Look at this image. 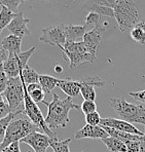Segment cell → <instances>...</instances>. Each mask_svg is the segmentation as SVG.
I'll list each match as a JSON object with an SVG mask.
<instances>
[{"instance_id":"obj_1","label":"cell","mask_w":145,"mask_h":152,"mask_svg":"<svg viewBox=\"0 0 145 152\" xmlns=\"http://www.w3.org/2000/svg\"><path fill=\"white\" fill-rule=\"evenodd\" d=\"M48 107V115L45 117L46 126L51 129H55L58 127L65 129L70 121L69 112L70 110H80V106L73 103L72 98L67 97L64 100L60 99L57 94H53L52 102H42Z\"/></svg>"},{"instance_id":"obj_2","label":"cell","mask_w":145,"mask_h":152,"mask_svg":"<svg viewBox=\"0 0 145 152\" xmlns=\"http://www.w3.org/2000/svg\"><path fill=\"white\" fill-rule=\"evenodd\" d=\"M36 131L40 132V129L27 117L25 114L15 115L8 124L5 138H4L3 143L0 147V151L3 150L4 148H6L10 145H12V143L21 142L29 134Z\"/></svg>"},{"instance_id":"obj_3","label":"cell","mask_w":145,"mask_h":152,"mask_svg":"<svg viewBox=\"0 0 145 152\" xmlns=\"http://www.w3.org/2000/svg\"><path fill=\"white\" fill-rule=\"evenodd\" d=\"M8 104L10 113L15 115L24 114L25 110V83L20 77L10 78L6 89L2 94Z\"/></svg>"},{"instance_id":"obj_4","label":"cell","mask_w":145,"mask_h":152,"mask_svg":"<svg viewBox=\"0 0 145 152\" xmlns=\"http://www.w3.org/2000/svg\"><path fill=\"white\" fill-rule=\"evenodd\" d=\"M110 105L122 120L145 126V108L141 104H132L124 98H111Z\"/></svg>"},{"instance_id":"obj_5","label":"cell","mask_w":145,"mask_h":152,"mask_svg":"<svg viewBox=\"0 0 145 152\" xmlns=\"http://www.w3.org/2000/svg\"><path fill=\"white\" fill-rule=\"evenodd\" d=\"M113 12L114 19L122 32L133 28L139 22V12L134 0H117Z\"/></svg>"},{"instance_id":"obj_6","label":"cell","mask_w":145,"mask_h":152,"mask_svg":"<svg viewBox=\"0 0 145 152\" xmlns=\"http://www.w3.org/2000/svg\"><path fill=\"white\" fill-rule=\"evenodd\" d=\"M61 51L64 59L69 61L71 69L84 63H94L97 60V56L90 53L83 41H66Z\"/></svg>"},{"instance_id":"obj_7","label":"cell","mask_w":145,"mask_h":152,"mask_svg":"<svg viewBox=\"0 0 145 152\" xmlns=\"http://www.w3.org/2000/svg\"><path fill=\"white\" fill-rule=\"evenodd\" d=\"M36 48L33 46L29 50L22 51L20 55H10L8 59L3 63V70L10 78L20 77L21 72L28 66V61L31 56L34 53Z\"/></svg>"},{"instance_id":"obj_8","label":"cell","mask_w":145,"mask_h":152,"mask_svg":"<svg viewBox=\"0 0 145 152\" xmlns=\"http://www.w3.org/2000/svg\"><path fill=\"white\" fill-rule=\"evenodd\" d=\"M39 41L45 44L58 46L61 50L66 43V33L64 29V24L50 26L48 28L42 29L41 36L39 37Z\"/></svg>"},{"instance_id":"obj_9","label":"cell","mask_w":145,"mask_h":152,"mask_svg":"<svg viewBox=\"0 0 145 152\" xmlns=\"http://www.w3.org/2000/svg\"><path fill=\"white\" fill-rule=\"evenodd\" d=\"M106 36V24H98L92 30L88 31L84 35L83 43L86 44V48L94 56H97V50L99 48L100 42Z\"/></svg>"},{"instance_id":"obj_10","label":"cell","mask_w":145,"mask_h":152,"mask_svg":"<svg viewBox=\"0 0 145 152\" xmlns=\"http://www.w3.org/2000/svg\"><path fill=\"white\" fill-rule=\"evenodd\" d=\"M51 139L48 135L39 131L33 132L21 141V143H25L32 147L34 152H45L48 147H51Z\"/></svg>"},{"instance_id":"obj_11","label":"cell","mask_w":145,"mask_h":152,"mask_svg":"<svg viewBox=\"0 0 145 152\" xmlns=\"http://www.w3.org/2000/svg\"><path fill=\"white\" fill-rule=\"evenodd\" d=\"M80 94L84 101H95L96 99V91L95 86H104L106 82L100 77L94 76V77H86L80 80Z\"/></svg>"},{"instance_id":"obj_12","label":"cell","mask_w":145,"mask_h":152,"mask_svg":"<svg viewBox=\"0 0 145 152\" xmlns=\"http://www.w3.org/2000/svg\"><path fill=\"white\" fill-rule=\"evenodd\" d=\"M100 126L110 127V129L124 132V133H128V134H133V135H138V136L144 135V133L140 132L135 126H133V124L124 121L122 119H116V118H112V117L102 118L101 122H100Z\"/></svg>"},{"instance_id":"obj_13","label":"cell","mask_w":145,"mask_h":152,"mask_svg":"<svg viewBox=\"0 0 145 152\" xmlns=\"http://www.w3.org/2000/svg\"><path fill=\"white\" fill-rule=\"evenodd\" d=\"M109 137L108 133L102 126H90L86 124L82 129L77 131L74 135V138L79 139H105Z\"/></svg>"},{"instance_id":"obj_14","label":"cell","mask_w":145,"mask_h":152,"mask_svg":"<svg viewBox=\"0 0 145 152\" xmlns=\"http://www.w3.org/2000/svg\"><path fill=\"white\" fill-rule=\"evenodd\" d=\"M28 23L29 20L24 18L23 12H18L15 13V18L12 19V21L10 23V25L7 26V29L10 30V32L12 35H15L18 37L23 38L26 35H30L31 32L28 29Z\"/></svg>"},{"instance_id":"obj_15","label":"cell","mask_w":145,"mask_h":152,"mask_svg":"<svg viewBox=\"0 0 145 152\" xmlns=\"http://www.w3.org/2000/svg\"><path fill=\"white\" fill-rule=\"evenodd\" d=\"M21 45H22V38L12 34L4 37L1 41L2 48L7 51L8 55H20L22 53Z\"/></svg>"},{"instance_id":"obj_16","label":"cell","mask_w":145,"mask_h":152,"mask_svg":"<svg viewBox=\"0 0 145 152\" xmlns=\"http://www.w3.org/2000/svg\"><path fill=\"white\" fill-rule=\"evenodd\" d=\"M80 80H72L71 78L67 77L65 79H61L58 88H60L68 97H77L80 94Z\"/></svg>"},{"instance_id":"obj_17","label":"cell","mask_w":145,"mask_h":152,"mask_svg":"<svg viewBox=\"0 0 145 152\" xmlns=\"http://www.w3.org/2000/svg\"><path fill=\"white\" fill-rule=\"evenodd\" d=\"M86 25H65L64 29L66 33V41H78L79 39H83L86 31Z\"/></svg>"},{"instance_id":"obj_18","label":"cell","mask_w":145,"mask_h":152,"mask_svg":"<svg viewBox=\"0 0 145 152\" xmlns=\"http://www.w3.org/2000/svg\"><path fill=\"white\" fill-rule=\"evenodd\" d=\"M80 12H96L100 17H107V18H114V12L112 8L102 6L99 4L93 3L92 1H88L81 6Z\"/></svg>"},{"instance_id":"obj_19","label":"cell","mask_w":145,"mask_h":152,"mask_svg":"<svg viewBox=\"0 0 145 152\" xmlns=\"http://www.w3.org/2000/svg\"><path fill=\"white\" fill-rule=\"evenodd\" d=\"M88 1H90V0H53V3H55L57 7L63 8L66 12H75V10L80 12L81 6Z\"/></svg>"},{"instance_id":"obj_20","label":"cell","mask_w":145,"mask_h":152,"mask_svg":"<svg viewBox=\"0 0 145 152\" xmlns=\"http://www.w3.org/2000/svg\"><path fill=\"white\" fill-rule=\"evenodd\" d=\"M131 38L139 44H145V19L139 21L131 30Z\"/></svg>"},{"instance_id":"obj_21","label":"cell","mask_w":145,"mask_h":152,"mask_svg":"<svg viewBox=\"0 0 145 152\" xmlns=\"http://www.w3.org/2000/svg\"><path fill=\"white\" fill-rule=\"evenodd\" d=\"M102 143L107 147L110 152H127V145L124 142L120 141L116 138L113 137H107L105 139H102Z\"/></svg>"},{"instance_id":"obj_22","label":"cell","mask_w":145,"mask_h":152,"mask_svg":"<svg viewBox=\"0 0 145 152\" xmlns=\"http://www.w3.org/2000/svg\"><path fill=\"white\" fill-rule=\"evenodd\" d=\"M103 127L105 129V131L108 133V135L110 136V137L116 138V139L122 141V142H124V143L129 142V141H141L142 136L128 134V133H124V132L116 131V129H110V127H107V126H103Z\"/></svg>"},{"instance_id":"obj_23","label":"cell","mask_w":145,"mask_h":152,"mask_svg":"<svg viewBox=\"0 0 145 152\" xmlns=\"http://www.w3.org/2000/svg\"><path fill=\"white\" fill-rule=\"evenodd\" d=\"M26 91L29 94V96L31 97V99L33 100V102L38 104L40 102L44 101V97H45V93L42 89L40 83H32L26 86Z\"/></svg>"},{"instance_id":"obj_24","label":"cell","mask_w":145,"mask_h":152,"mask_svg":"<svg viewBox=\"0 0 145 152\" xmlns=\"http://www.w3.org/2000/svg\"><path fill=\"white\" fill-rule=\"evenodd\" d=\"M60 82H61V79H58L53 76L44 74L39 75V83L45 94H50L56 86H59Z\"/></svg>"},{"instance_id":"obj_25","label":"cell","mask_w":145,"mask_h":152,"mask_svg":"<svg viewBox=\"0 0 145 152\" xmlns=\"http://www.w3.org/2000/svg\"><path fill=\"white\" fill-rule=\"evenodd\" d=\"M21 78L23 79L24 83L26 86L32 83H39V74L34 70V69L30 68L29 66H27L25 69L21 72Z\"/></svg>"},{"instance_id":"obj_26","label":"cell","mask_w":145,"mask_h":152,"mask_svg":"<svg viewBox=\"0 0 145 152\" xmlns=\"http://www.w3.org/2000/svg\"><path fill=\"white\" fill-rule=\"evenodd\" d=\"M15 13L10 12L5 6L1 5V10H0V34H1L2 30L4 28H7V26L10 25V23L15 18Z\"/></svg>"},{"instance_id":"obj_27","label":"cell","mask_w":145,"mask_h":152,"mask_svg":"<svg viewBox=\"0 0 145 152\" xmlns=\"http://www.w3.org/2000/svg\"><path fill=\"white\" fill-rule=\"evenodd\" d=\"M71 142V139H66L60 141L58 140H53L51 141V147L53 150V152H70L69 150V144Z\"/></svg>"},{"instance_id":"obj_28","label":"cell","mask_w":145,"mask_h":152,"mask_svg":"<svg viewBox=\"0 0 145 152\" xmlns=\"http://www.w3.org/2000/svg\"><path fill=\"white\" fill-rule=\"evenodd\" d=\"M15 116V115L13 113H10L6 117L0 119V147H1L2 143L4 141V138H5L6 129H7L8 124H10V122L12 121Z\"/></svg>"},{"instance_id":"obj_29","label":"cell","mask_w":145,"mask_h":152,"mask_svg":"<svg viewBox=\"0 0 145 152\" xmlns=\"http://www.w3.org/2000/svg\"><path fill=\"white\" fill-rule=\"evenodd\" d=\"M24 2H27V0H0V6H5L13 13H18V8Z\"/></svg>"},{"instance_id":"obj_30","label":"cell","mask_w":145,"mask_h":152,"mask_svg":"<svg viewBox=\"0 0 145 152\" xmlns=\"http://www.w3.org/2000/svg\"><path fill=\"white\" fill-rule=\"evenodd\" d=\"M80 110L84 113V115H88L97 111V105L95 101H84L80 106Z\"/></svg>"},{"instance_id":"obj_31","label":"cell","mask_w":145,"mask_h":152,"mask_svg":"<svg viewBox=\"0 0 145 152\" xmlns=\"http://www.w3.org/2000/svg\"><path fill=\"white\" fill-rule=\"evenodd\" d=\"M100 20H101V17H100L98 13L89 12L86 17V23H84V25H86V27H89V26L95 27L100 23Z\"/></svg>"},{"instance_id":"obj_32","label":"cell","mask_w":145,"mask_h":152,"mask_svg":"<svg viewBox=\"0 0 145 152\" xmlns=\"http://www.w3.org/2000/svg\"><path fill=\"white\" fill-rule=\"evenodd\" d=\"M101 116H100L99 112H94L91 114L86 115V124H90V126H100V122H101Z\"/></svg>"},{"instance_id":"obj_33","label":"cell","mask_w":145,"mask_h":152,"mask_svg":"<svg viewBox=\"0 0 145 152\" xmlns=\"http://www.w3.org/2000/svg\"><path fill=\"white\" fill-rule=\"evenodd\" d=\"M8 83V77L3 70V66H0V95L4 93Z\"/></svg>"},{"instance_id":"obj_34","label":"cell","mask_w":145,"mask_h":152,"mask_svg":"<svg viewBox=\"0 0 145 152\" xmlns=\"http://www.w3.org/2000/svg\"><path fill=\"white\" fill-rule=\"evenodd\" d=\"M127 152H140L141 141H129L126 143Z\"/></svg>"},{"instance_id":"obj_35","label":"cell","mask_w":145,"mask_h":152,"mask_svg":"<svg viewBox=\"0 0 145 152\" xmlns=\"http://www.w3.org/2000/svg\"><path fill=\"white\" fill-rule=\"evenodd\" d=\"M10 113V109L8 104L6 103L5 99L1 100L0 101V119L6 117Z\"/></svg>"},{"instance_id":"obj_36","label":"cell","mask_w":145,"mask_h":152,"mask_svg":"<svg viewBox=\"0 0 145 152\" xmlns=\"http://www.w3.org/2000/svg\"><path fill=\"white\" fill-rule=\"evenodd\" d=\"M93 3L99 4L102 6H106V7H110V8H114L115 4H116L117 0H90Z\"/></svg>"},{"instance_id":"obj_37","label":"cell","mask_w":145,"mask_h":152,"mask_svg":"<svg viewBox=\"0 0 145 152\" xmlns=\"http://www.w3.org/2000/svg\"><path fill=\"white\" fill-rule=\"evenodd\" d=\"M129 95L132 98H134L136 101L145 104V91H137V93H129Z\"/></svg>"},{"instance_id":"obj_38","label":"cell","mask_w":145,"mask_h":152,"mask_svg":"<svg viewBox=\"0 0 145 152\" xmlns=\"http://www.w3.org/2000/svg\"><path fill=\"white\" fill-rule=\"evenodd\" d=\"M0 152H21V149H20V142L12 143V145L7 146L6 148H4L3 150H1Z\"/></svg>"},{"instance_id":"obj_39","label":"cell","mask_w":145,"mask_h":152,"mask_svg":"<svg viewBox=\"0 0 145 152\" xmlns=\"http://www.w3.org/2000/svg\"><path fill=\"white\" fill-rule=\"evenodd\" d=\"M8 56H10V55H8L7 51H6L5 50H3V48H2V46L0 45V66H2L4 62L8 59Z\"/></svg>"},{"instance_id":"obj_40","label":"cell","mask_w":145,"mask_h":152,"mask_svg":"<svg viewBox=\"0 0 145 152\" xmlns=\"http://www.w3.org/2000/svg\"><path fill=\"white\" fill-rule=\"evenodd\" d=\"M55 71L57 73H62V71H63V68H62L60 65H57V66L55 67Z\"/></svg>"},{"instance_id":"obj_41","label":"cell","mask_w":145,"mask_h":152,"mask_svg":"<svg viewBox=\"0 0 145 152\" xmlns=\"http://www.w3.org/2000/svg\"><path fill=\"white\" fill-rule=\"evenodd\" d=\"M140 152H145V143L141 142V147H140Z\"/></svg>"},{"instance_id":"obj_42","label":"cell","mask_w":145,"mask_h":152,"mask_svg":"<svg viewBox=\"0 0 145 152\" xmlns=\"http://www.w3.org/2000/svg\"><path fill=\"white\" fill-rule=\"evenodd\" d=\"M141 142H144L145 143V132H144V135L142 136V138H141Z\"/></svg>"},{"instance_id":"obj_43","label":"cell","mask_w":145,"mask_h":152,"mask_svg":"<svg viewBox=\"0 0 145 152\" xmlns=\"http://www.w3.org/2000/svg\"><path fill=\"white\" fill-rule=\"evenodd\" d=\"M3 99H4L3 95H0V101H1V100H3Z\"/></svg>"},{"instance_id":"obj_44","label":"cell","mask_w":145,"mask_h":152,"mask_svg":"<svg viewBox=\"0 0 145 152\" xmlns=\"http://www.w3.org/2000/svg\"><path fill=\"white\" fill-rule=\"evenodd\" d=\"M40 1H53V0H40Z\"/></svg>"},{"instance_id":"obj_45","label":"cell","mask_w":145,"mask_h":152,"mask_svg":"<svg viewBox=\"0 0 145 152\" xmlns=\"http://www.w3.org/2000/svg\"><path fill=\"white\" fill-rule=\"evenodd\" d=\"M81 152H86V151H81Z\"/></svg>"},{"instance_id":"obj_46","label":"cell","mask_w":145,"mask_h":152,"mask_svg":"<svg viewBox=\"0 0 145 152\" xmlns=\"http://www.w3.org/2000/svg\"><path fill=\"white\" fill-rule=\"evenodd\" d=\"M144 78H145V75H144Z\"/></svg>"}]
</instances>
